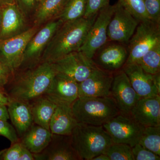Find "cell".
Listing matches in <instances>:
<instances>
[{"instance_id": "1", "label": "cell", "mask_w": 160, "mask_h": 160, "mask_svg": "<svg viewBox=\"0 0 160 160\" xmlns=\"http://www.w3.org/2000/svg\"><path fill=\"white\" fill-rule=\"evenodd\" d=\"M57 72L52 63L42 62L13 75L6 92L10 99L31 104L45 95Z\"/></svg>"}, {"instance_id": "2", "label": "cell", "mask_w": 160, "mask_h": 160, "mask_svg": "<svg viewBox=\"0 0 160 160\" xmlns=\"http://www.w3.org/2000/svg\"><path fill=\"white\" fill-rule=\"evenodd\" d=\"M97 15L63 23L47 45L41 62L52 63L71 52L78 51Z\"/></svg>"}, {"instance_id": "3", "label": "cell", "mask_w": 160, "mask_h": 160, "mask_svg": "<svg viewBox=\"0 0 160 160\" xmlns=\"http://www.w3.org/2000/svg\"><path fill=\"white\" fill-rule=\"evenodd\" d=\"M72 144L81 160L105 153L113 143L102 126L78 123L71 134Z\"/></svg>"}, {"instance_id": "4", "label": "cell", "mask_w": 160, "mask_h": 160, "mask_svg": "<svg viewBox=\"0 0 160 160\" xmlns=\"http://www.w3.org/2000/svg\"><path fill=\"white\" fill-rule=\"evenodd\" d=\"M78 123L103 126L120 113L111 96L79 97L71 105Z\"/></svg>"}, {"instance_id": "5", "label": "cell", "mask_w": 160, "mask_h": 160, "mask_svg": "<svg viewBox=\"0 0 160 160\" xmlns=\"http://www.w3.org/2000/svg\"><path fill=\"white\" fill-rule=\"evenodd\" d=\"M160 43V23L151 20L141 21L128 43L125 65L138 63L150 49Z\"/></svg>"}, {"instance_id": "6", "label": "cell", "mask_w": 160, "mask_h": 160, "mask_svg": "<svg viewBox=\"0 0 160 160\" xmlns=\"http://www.w3.org/2000/svg\"><path fill=\"white\" fill-rule=\"evenodd\" d=\"M39 29L34 25L16 36L0 40V62L12 76L20 69L27 44Z\"/></svg>"}, {"instance_id": "7", "label": "cell", "mask_w": 160, "mask_h": 160, "mask_svg": "<svg viewBox=\"0 0 160 160\" xmlns=\"http://www.w3.org/2000/svg\"><path fill=\"white\" fill-rule=\"evenodd\" d=\"M113 143H123L133 147L139 142L144 126L130 114L120 113L103 125Z\"/></svg>"}, {"instance_id": "8", "label": "cell", "mask_w": 160, "mask_h": 160, "mask_svg": "<svg viewBox=\"0 0 160 160\" xmlns=\"http://www.w3.org/2000/svg\"><path fill=\"white\" fill-rule=\"evenodd\" d=\"M62 23L58 19H55L46 23L41 29H38L27 44L22 63L19 69L32 68L41 62L47 45Z\"/></svg>"}, {"instance_id": "9", "label": "cell", "mask_w": 160, "mask_h": 160, "mask_svg": "<svg viewBox=\"0 0 160 160\" xmlns=\"http://www.w3.org/2000/svg\"><path fill=\"white\" fill-rule=\"evenodd\" d=\"M115 5H108L98 12L79 51L92 60L93 55L109 40L107 28L114 12Z\"/></svg>"}, {"instance_id": "10", "label": "cell", "mask_w": 160, "mask_h": 160, "mask_svg": "<svg viewBox=\"0 0 160 160\" xmlns=\"http://www.w3.org/2000/svg\"><path fill=\"white\" fill-rule=\"evenodd\" d=\"M114 5V12L107 28L108 40L128 45L140 22L119 1Z\"/></svg>"}, {"instance_id": "11", "label": "cell", "mask_w": 160, "mask_h": 160, "mask_svg": "<svg viewBox=\"0 0 160 160\" xmlns=\"http://www.w3.org/2000/svg\"><path fill=\"white\" fill-rule=\"evenodd\" d=\"M51 63L57 72L66 75L78 83L89 77L97 68L92 60L79 50Z\"/></svg>"}, {"instance_id": "12", "label": "cell", "mask_w": 160, "mask_h": 160, "mask_svg": "<svg viewBox=\"0 0 160 160\" xmlns=\"http://www.w3.org/2000/svg\"><path fill=\"white\" fill-rule=\"evenodd\" d=\"M128 55L127 45L108 41L96 52L92 60L99 69L114 73L122 69Z\"/></svg>"}, {"instance_id": "13", "label": "cell", "mask_w": 160, "mask_h": 160, "mask_svg": "<svg viewBox=\"0 0 160 160\" xmlns=\"http://www.w3.org/2000/svg\"><path fill=\"white\" fill-rule=\"evenodd\" d=\"M122 69L140 98L160 95V73H147L137 63L126 64Z\"/></svg>"}, {"instance_id": "14", "label": "cell", "mask_w": 160, "mask_h": 160, "mask_svg": "<svg viewBox=\"0 0 160 160\" xmlns=\"http://www.w3.org/2000/svg\"><path fill=\"white\" fill-rule=\"evenodd\" d=\"M111 96L120 113L126 115L130 114L132 107L140 98L123 69L113 73Z\"/></svg>"}, {"instance_id": "15", "label": "cell", "mask_w": 160, "mask_h": 160, "mask_svg": "<svg viewBox=\"0 0 160 160\" xmlns=\"http://www.w3.org/2000/svg\"><path fill=\"white\" fill-rule=\"evenodd\" d=\"M113 73L97 67L89 77L79 83V97L111 96Z\"/></svg>"}, {"instance_id": "16", "label": "cell", "mask_w": 160, "mask_h": 160, "mask_svg": "<svg viewBox=\"0 0 160 160\" xmlns=\"http://www.w3.org/2000/svg\"><path fill=\"white\" fill-rule=\"evenodd\" d=\"M78 84L68 76L57 72L44 95L57 105H72L78 98Z\"/></svg>"}, {"instance_id": "17", "label": "cell", "mask_w": 160, "mask_h": 160, "mask_svg": "<svg viewBox=\"0 0 160 160\" xmlns=\"http://www.w3.org/2000/svg\"><path fill=\"white\" fill-rule=\"evenodd\" d=\"M33 155L37 160H81L72 146L71 135L52 134L46 148Z\"/></svg>"}, {"instance_id": "18", "label": "cell", "mask_w": 160, "mask_h": 160, "mask_svg": "<svg viewBox=\"0 0 160 160\" xmlns=\"http://www.w3.org/2000/svg\"><path fill=\"white\" fill-rule=\"evenodd\" d=\"M130 115L144 127L160 126V95L140 98Z\"/></svg>"}, {"instance_id": "19", "label": "cell", "mask_w": 160, "mask_h": 160, "mask_svg": "<svg viewBox=\"0 0 160 160\" xmlns=\"http://www.w3.org/2000/svg\"><path fill=\"white\" fill-rule=\"evenodd\" d=\"M1 8L2 17L0 40L16 36L28 29L26 16L15 2L6 4Z\"/></svg>"}, {"instance_id": "20", "label": "cell", "mask_w": 160, "mask_h": 160, "mask_svg": "<svg viewBox=\"0 0 160 160\" xmlns=\"http://www.w3.org/2000/svg\"><path fill=\"white\" fill-rule=\"evenodd\" d=\"M7 107L9 119L20 138L34 123L30 104L11 99Z\"/></svg>"}, {"instance_id": "21", "label": "cell", "mask_w": 160, "mask_h": 160, "mask_svg": "<svg viewBox=\"0 0 160 160\" xmlns=\"http://www.w3.org/2000/svg\"><path fill=\"white\" fill-rule=\"evenodd\" d=\"M78 122L71 105L58 104L49 123V130L52 134L71 135Z\"/></svg>"}, {"instance_id": "22", "label": "cell", "mask_w": 160, "mask_h": 160, "mask_svg": "<svg viewBox=\"0 0 160 160\" xmlns=\"http://www.w3.org/2000/svg\"><path fill=\"white\" fill-rule=\"evenodd\" d=\"M52 134L49 129L34 123L20 138L19 141L32 154H37L48 146Z\"/></svg>"}, {"instance_id": "23", "label": "cell", "mask_w": 160, "mask_h": 160, "mask_svg": "<svg viewBox=\"0 0 160 160\" xmlns=\"http://www.w3.org/2000/svg\"><path fill=\"white\" fill-rule=\"evenodd\" d=\"M66 0H40L33 13L34 25L40 26L57 19Z\"/></svg>"}, {"instance_id": "24", "label": "cell", "mask_w": 160, "mask_h": 160, "mask_svg": "<svg viewBox=\"0 0 160 160\" xmlns=\"http://www.w3.org/2000/svg\"><path fill=\"white\" fill-rule=\"evenodd\" d=\"M30 105L34 123L49 130L50 120L57 104L43 95L35 100Z\"/></svg>"}, {"instance_id": "25", "label": "cell", "mask_w": 160, "mask_h": 160, "mask_svg": "<svg viewBox=\"0 0 160 160\" xmlns=\"http://www.w3.org/2000/svg\"><path fill=\"white\" fill-rule=\"evenodd\" d=\"M87 0H66L62 10L57 19L62 23L84 17Z\"/></svg>"}, {"instance_id": "26", "label": "cell", "mask_w": 160, "mask_h": 160, "mask_svg": "<svg viewBox=\"0 0 160 160\" xmlns=\"http://www.w3.org/2000/svg\"><path fill=\"white\" fill-rule=\"evenodd\" d=\"M139 143L146 149L160 156V126L144 127Z\"/></svg>"}, {"instance_id": "27", "label": "cell", "mask_w": 160, "mask_h": 160, "mask_svg": "<svg viewBox=\"0 0 160 160\" xmlns=\"http://www.w3.org/2000/svg\"><path fill=\"white\" fill-rule=\"evenodd\" d=\"M137 63L147 73H160V43L146 52Z\"/></svg>"}, {"instance_id": "28", "label": "cell", "mask_w": 160, "mask_h": 160, "mask_svg": "<svg viewBox=\"0 0 160 160\" xmlns=\"http://www.w3.org/2000/svg\"><path fill=\"white\" fill-rule=\"evenodd\" d=\"M105 153L110 160H134L132 147L126 144L113 143Z\"/></svg>"}, {"instance_id": "29", "label": "cell", "mask_w": 160, "mask_h": 160, "mask_svg": "<svg viewBox=\"0 0 160 160\" xmlns=\"http://www.w3.org/2000/svg\"><path fill=\"white\" fill-rule=\"evenodd\" d=\"M118 1L140 22L149 19L145 9L143 0Z\"/></svg>"}, {"instance_id": "30", "label": "cell", "mask_w": 160, "mask_h": 160, "mask_svg": "<svg viewBox=\"0 0 160 160\" xmlns=\"http://www.w3.org/2000/svg\"><path fill=\"white\" fill-rule=\"evenodd\" d=\"M23 148L20 141L11 144L9 148L0 151V160H19Z\"/></svg>"}, {"instance_id": "31", "label": "cell", "mask_w": 160, "mask_h": 160, "mask_svg": "<svg viewBox=\"0 0 160 160\" xmlns=\"http://www.w3.org/2000/svg\"><path fill=\"white\" fill-rule=\"evenodd\" d=\"M132 149L134 160H160V156L143 147L139 143L136 144Z\"/></svg>"}, {"instance_id": "32", "label": "cell", "mask_w": 160, "mask_h": 160, "mask_svg": "<svg viewBox=\"0 0 160 160\" xmlns=\"http://www.w3.org/2000/svg\"><path fill=\"white\" fill-rule=\"evenodd\" d=\"M149 19L160 23V0H143Z\"/></svg>"}, {"instance_id": "33", "label": "cell", "mask_w": 160, "mask_h": 160, "mask_svg": "<svg viewBox=\"0 0 160 160\" xmlns=\"http://www.w3.org/2000/svg\"><path fill=\"white\" fill-rule=\"evenodd\" d=\"M109 0H87L84 18L91 17L109 5Z\"/></svg>"}, {"instance_id": "34", "label": "cell", "mask_w": 160, "mask_h": 160, "mask_svg": "<svg viewBox=\"0 0 160 160\" xmlns=\"http://www.w3.org/2000/svg\"><path fill=\"white\" fill-rule=\"evenodd\" d=\"M0 136L6 138L11 144L19 141V138L14 127L5 120H0Z\"/></svg>"}, {"instance_id": "35", "label": "cell", "mask_w": 160, "mask_h": 160, "mask_svg": "<svg viewBox=\"0 0 160 160\" xmlns=\"http://www.w3.org/2000/svg\"><path fill=\"white\" fill-rule=\"evenodd\" d=\"M15 2L20 10L27 17L34 12L38 0H15Z\"/></svg>"}, {"instance_id": "36", "label": "cell", "mask_w": 160, "mask_h": 160, "mask_svg": "<svg viewBox=\"0 0 160 160\" xmlns=\"http://www.w3.org/2000/svg\"><path fill=\"white\" fill-rule=\"evenodd\" d=\"M11 77V73L0 62V87L5 88Z\"/></svg>"}, {"instance_id": "37", "label": "cell", "mask_w": 160, "mask_h": 160, "mask_svg": "<svg viewBox=\"0 0 160 160\" xmlns=\"http://www.w3.org/2000/svg\"><path fill=\"white\" fill-rule=\"evenodd\" d=\"M10 98L6 92L5 88L0 87V104L7 106L10 101Z\"/></svg>"}, {"instance_id": "38", "label": "cell", "mask_w": 160, "mask_h": 160, "mask_svg": "<svg viewBox=\"0 0 160 160\" xmlns=\"http://www.w3.org/2000/svg\"><path fill=\"white\" fill-rule=\"evenodd\" d=\"M19 160H34V158L33 154L23 146Z\"/></svg>"}, {"instance_id": "39", "label": "cell", "mask_w": 160, "mask_h": 160, "mask_svg": "<svg viewBox=\"0 0 160 160\" xmlns=\"http://www.w3.org/2000/svg\"><path fill=\"white\" fill-rule=\"evenodd\" d=\"M9 119L7 106L0 104V120L7 121Z\"/></svg>"}, {"instance_id": "40", "label": "cell", "mask_w": 160, "mask_h": 160, "mask_svg": "<svg viewBox=\"0 0 160 160\" xmlns=\"http://www.w3.org/2000/svg\"><path fill=\"white\" fill-rule=\"evenodd\" d=\"M91 160H110V159L105 153H102L93 158Z\"/></svg>"}, {"instance_id": "41", "label": "cell", "mask_w": 160, "mask_h": 160, "mask_svg": "<svg viewBox=\"0 0 160 160\" xmlns=\"http://www.w3.org/2000/svg\"><path fill=\"white\" fill-rule=\"evenodd\" d=\"M15 2V0H0V7L9 3Z\"/></svg>"}, {"instance_id": "42", "label": "cell", "mask_w": 160, "mask_h": 160, "mask_svg": "<svg viewBox=\"0 0 160 160\" xmlns=\"http://www.w3.org/2000/svg\"><path fill=\"white\" fill-rule=\"evenodd\" d=\"M2 9H1V8L0 7V30H1V24H2Z\"/></svg>"}, {"instance_id": "43", "label": "cell", "mask_w": 160, "mask_h": 160, "mask_svg": "<svg viewBox=\"0 0 160 160\" xmlns=\"http://www.w3.org/2000/svg\"><path fill=\"white\" fill-rule=\"evenodd\" d=\"M39 1H40V0H38V2H39Z\"/></svg>"}]
</instances>
